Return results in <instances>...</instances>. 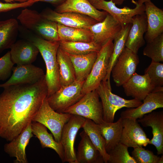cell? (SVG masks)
Returning <instances> with one entry per match:
<instances>
[{
  "label": "cell",
  "mask_w": 163,
  "mask_h": 163,
  "mask_svg": "<svg viewBox=\"0 0 163 163\" xmlns=\"http://www.w3.org/2000/svg\"><path fill=\"white\" fill-rule=\"evenodd\" d=\"M4 88L0 94V137L10 141L32 122L48 89L45 76L34 83Z\"/></svg>",
  "instance_id": "1"
},
{
  "label": "cell",
  "mask_w": 163,
  "mask_h": 163,
  "mask_svg": "<svg viewBox=\"0 0 163 163\" xmlns=\"http://www.w3.org/2000/svg\"><path fill=\"white\" fill-rule=\"evenodd\" d=\"M27 39L38 48L45 62L46 68L45 77L48 89L47 97L49 96L60 87L56 57L59 41H48L34 34Z\"/></svg>",
  "instance_id": "2"
},
{
  "label": "cell",
  "mask_w": 163,
  "mask_h": 163,
  "mask_svg": "<svg viewBox=\"0 0 163 163\" xmlns=\"http://www.w3.org/2000/svg\"><path fill=\"white\" fill-rule=\"evenodd\" d=\"M17 18L25 28L34 34L48 41H59L57 23L46 19L36 11L25 8Z\"/></svg>",
  "instance_id": "3"
},
{
  "label": "cell",
  "mask_w": 163,
  "mask_h": 163,
  "mask_svg": "<svg viewBox=\"0 0 163 163\" xmlns=\"http://www.w3.org/2000/svg\"><path fill=\"white\" fill-rule=\"evenodd\" d=\"M101 100L103 110V120L112 123L116 112L118 110L125 107H137L142 104L141 101L133 99L126 100L112 92L110 84L107 81H102L96 89Z\"/></svg>",
  "instance_id": "4"
},
{
  "label": "cell",
  "mask_w": 163,
  "mask_h": 163,
  "mask_svg": "<svg viewBox=\"0 0 163 163\" xmlns=\"http://www.w3.org/2000/svg\"><path fill=\"white\" fill-rule=\"evenodd\" d=\"M113 48V40H110L102 46L97 53L91 72L83 85L82 91L84 94L95 90L101 82L105 80Z\"/></svg>",
  "instance_id": "5"
},
{
  "label": "cell",
  "mask_w": 163,
  "mask_h": 163,
  "mask_svg": "<svg viewBox=\"0 0 163 163\" xmlns=\"http://www.w3.org/2000/svg\"><path fill=\"white\" fill-rule=\"evenodd\" d=\"M96 90L88 92L63 113L79 116L100 124L103 120L102 106Z\"/></svg>",
  "instance_id": "6"
},
{
  "label": "cell",
  "mask_w": 163,
  "mask_h": 163,
  "mask_svg": "<svg viewBox=\"0 0 163 163\" xmlns=\"http://www.w3.org/2000/svg\"><path fill=\"white\" fill-rule=\"evenodd\" d=\"M72 115L69 113L55 111L49 105L46 97L32 121L38 122L45 126L50 131L55 140L60 143L63 127Z\"/></svg>",
  "instance_id": "7"
},
{
  "label": "cell",
  "mask_w": 163,
  "mask_h": 163,
  "mask_svg": "<svg viewBox=\"0 0 163 163\" xmlns=\"http://www.w3.org/2000/svg\"><path fill=\"white\" fill-rule=\"evenodd\" d=\"M85 81L75 80L66 86H61L53 94L46 97L50 106L55 111L63 113L84 96L82 89Z\"/></svg>",
  "instance_id": "8"
},
{
  "label": "cell",
  "mask_w": 163,
  "mask_h": 163,
  "mask_svg": "<svg viewBox=\"0 0 163 163\" xmlns=\"http://www.w3.org/2000/svg\"><path fill=\"white\" fill-rule=\"evenodd\" d=\"M139 62L137 54L125 47L117 58L111 71L116 85L122 86L136 72Z\"/></svg>",
  "instance_id": "9"
},
{
  "label": "cell",
  "mask_w": 163,
  "mask_h": 163,
  "mask_svg": "<svg viewBox=\"0 0 163 163\" xmlns=\"http://www.w3.org/2000/svg\"><path fill=\"white\" fill-rule=\"evenodd\" d=\"M86 119L72 115L64 125L61 134L60 143L64 153V162L77 163L74 143L77 133L82 128Z\"/></svg>",
  "instance_id": "10"
},
{
  "label": "cell",
  "mask_w": 163,
  "mask_h": 163,
  "mask_svg": "<svg viewBox=\"0 0 163 163\" xmlns=\"http://www.w3.org/2000/svg\"><path fill=\"white\" fill-rule=\"evenodd\" d=\"M132 2L136 5V7L131 8L127 7L122 8L117 7L111 0L109 1L102 0L94 6L97 9L102 10L111 15L123 27L132 23L133 18L135 15L145 12V6L144 4H138L136 1L132 0Z\"/></svg>",
  "instance_id": "11"
},
{
  "label": "cell",
  "mask_w": 163,
  "mask_h": 163,
  "mask_svg": "<svg viewBox=\"0 0 163 163\" xmlns=\"http://www.w3.org/2000/svg\"><path fill=\"white\" fill-rule=\"evenodd\" d=\"M41 14L48 20L69 27L88 28L98 22L89 16L74 12L59 13L48 9Z\"/></svg>",
  "instance_id": "12"
},
{
  "label": "cell",
  "mask_w": 163,
  "mask_h": 163,
  "mask_svg": "<svg viewBox=\"0 0 163 163\" xmlns=\"http://www.w3.org/2000/svg\"><path fill=\"white\" fill-rule=\"evenodd\" d=\"M123 129L120 142L128 147L146 146L149 139L137 120L126 118L122 120Z\"/></svg>",
  "instance_id": "13"
},
{
  "label": "cell",
  "mask_w": 163,
  "mask_h": 163,
  "mask_svg": "<svg viewBox=\"0 0 163 163\" xmlns=\"http://www.w3.org/2000/svg\"><path fill=\"white\" fill-rule=\"evenodd\" d=\"M122 27L110 14L101 22L90 26L88 29L92 33L93 41L102 46L110 40H113Z\"/></svg>",
  "instance_id": "14"
},
{
  "label": "cell",
  "mask_w": 163,
  "mask_h": 163,
  "mask_svg": "<svg viewBox=\"0 0 163 163\" xmlns=\"http://www.w3.org/2000/svg\"><path fill=\"white\" fill-rule=\"evenodd\" d=\"M13 73L9 79L0 84V87L26 83H35L45 76L43 70L31 64L17 65L13 67Z\"/></svg>",
  "instance_id": "15"
},
{
  "label": "cell",
  "mask_w": 163,
  "mask_h": 163,
  "mask_svg": "<svg viewBox=\"0 0 163 163\" xmlns=\"http://www.w3.org/2000/svg\"><path fill=\"white\" fill-rule=\"evenodd\" d=\"M59 13L74 12L89 16L98 22L105 18L108 13L96 9L88 0H66L56 8Z\"/></svg>",
  "instance_id": "16"
},
{
  "label": "cell",
  "mask_w": 163,
  "mask_h": 163,
  "mask_svg": "<svg viewBox=\"0 0 163 163\" xmlns=\"http://www.w3.org/2000/svg\"><path fill=\"white\" fill-rule=\"evenodd\" d=\"M10 49L11 60L17 65L31 64L39 52L37 46L27 39L16 41Z\"/></svg>",
  "instance_id": "17"
},
{
  "label": "cell",
  "mask_w": 163,
  "mask_h": 163,
  "mask_svg": "<svg viewBox=\"0 0 163 163\" xmlns=\"http://www.w3.org/2000/svg\"><path fill=\"white\" fill-rule=\"evenodd\" d=\"M144 127H151L153 137L149 144L153 145L158 155L163 154V111H152L138 120Z\"/></svg>",
  "instance_id": "18"
},
{
  "label": "cell",
  "mask_w": 163,
  "mask_h": 163,
  "mask_svg": "<svg viewBox=\"0 0 163 163\" xmlns=\"http://www.w3.org/2000/svg\"><path fill=\"white\" fill-rule=\"evenodd\" d=\"M122 86L127 96L143 100L155 88L147 74L139 75L135 72Z\"/></svg>",
  "instance_id": "19"
},
{
  "label": "cell",
  "mask_w": 163,
  "mask_h": 163,
  "mask_svg": "<svg viewBox=\"0 0 163 163\" xmlns=\"http://www.w3.org/2000/svg\"><path fill=\"white\" fill-rule=\"evenodd\" d=\"M142 104L135 108H128L122 111L120 117L137 120L159 108L163 107V91L152 92L143 100Z\"/></svg>",
  "instance_id": "20"
},
{
  "label": "cell",
  "mask_w": 163,
  "mask_h": 163,
  "mask_svg": "<svg viewBox=\"0 0 163 163\" xmlns=\"http://www.w3.org/2000/svg\"><path fill=\"white\" fill-rule=\"evenodd\" d=\"M31 123L16 137L6 144L4 146L5 152L10 157H15V163H27L26 148L30 139L33 136Z\"/></svg>",
  "instance_id": "21"
},
{
  "label": "cell",
  "mask_w": 163,
  "mask_h": 163,
  "mask_svg": "<svg viewBox=\"0 0 163 163\" xmlns=\"http://www.w3.org/2000/svg\"><path fill=\"white\" fill-rule=\"evenodd\" d=\"M147 22L145 13L134 16L129 30L125 47L137 54L145 41L144 35L147 30Z\"/></svg>",
  "instance_id": "22"
},
{
  "label": "cell",
  "mask_w": 163,
  "mask_h": 163,
  "mask_svg": "<svg viewBox=\"0 0 163 163\" xmlns=\"http://www.w3.org/2000/svg\"><path fill=\"white\" fill-rule=\"evenodd\" d=\"M145 3L147 28L144 38L148 43L163 33V11L151 1Z\"/></svg>",
  "instance_id": "23"
},
{
  "label": "cell",
  "mask_w": 163,
  "mask_h": 163,
  "mask_svg": "<svg viewBox=\"0 0 163 163\" xmlns=\"http://www.w3.org/2000/svg\"><path fill=\"white\" fill-rule=\"evenodd\" d=\"M81 140L76 154L77 163H102L103 158L83 130L80 133Z\"/></svg>",
  "instance_id": "24"
},
{
  "label": "cell",
  "mask_w": 163,
  "mask_h": 163,
  "mask_svg": "<svg viewBox=\"0 0 163 163\" xmlns=\"http://www.w3.org/2000/svg\"><path fill=\"white\" fill-rule=\"evenodd\" d=\"M122 120L120 117L115 122L103 121L98 124L101 133L105 141V149L108 153L120 142L123 129Z\"/></svg>",
  "instance_id": "25"
},
{
  "label": "cell",
  "mask_w": 163,
  "mask_h": 163,
  "mask_svg": "<svg viewBox=\"0 0 163 163\" xmlns=\"http://www.w3.org/2000/svg\"><path fill=\"white\" fill-rule=\"evenodd\" d=\"M31 126L32 133L39 139L42 147L50 148L54 150L62 162H64V151L61 143L55 140L53 134L49 133L47 131V128L42 124L32 121Z\"/></svg>",
  "instance_id": "26"
},
{
  "label": "cell",
  "mask_w": 163,
  "mask_h": 163,
  "mask_svg": "<svg viewBox=\"0 0 163 163\" xmlns=\"http://www.w3.org/2000/svg\"><path fill=\"white\" fill-rule=\"evenodd\" d=\"M97 53L93 52L81 55L66 53L74 67L76 80L85 81L86 79L97 58Z\"/></svg>",
  "instance_id": "27"
},
{
  "label": "cell",
  "mask_w": 163,
  "mask_h": 163,
  "mask_svg": "<svg viewBox=\"0 0 163 163\" xmlns=\"http://www.w3.org/2000/svg\"><path fill=\"white\" fill-rule=\"evenodd\" d=\"M19 29L18 22L15 18L0 21V53L10 49L16 41Z\"/></svg>",
  "instance_id": "28"
},
{
  "label": "cell",
  "mask_w": 163,
  "mask_h": 163,
  "mask_svg": "<svg viewBox=\"0 0 163 163\" xmlns=\"http://www.w3.org/2000/svg\"><path fill=\"white\" fill-rule=\"evenodd\" d=\"M56 57L60 87L69 85L76 80L73 63L67 53L59 47Z\"/></svg>",
  "instance_id": "29"
},
{
  "label": "cell",
  "mask_w": 163,
  "mask_h": 163,
  "mask_svg": "<svg viewBox=\"0 0 163 163\" xmlns=\"http://www.w3.org/2000/svg\"><path fill=\"white\" fill-rule=\"evenodd\" d=\"M59 41L89 42L93 41V35L88 28L69 27L57 23Z\"/></svg>",
  "instance_id": "30"
},
{
  "label": "cell",
  "mask_w": 163,
  "mask_h": 163,
  "mask_svg": "<svg viewBox=\"0 0 163 163\" xmlns=\"http://www.w3.org/2000/svg\"><path fill=\"white\" fill-rule=\"evenodd\" d=\"M82 128L102 157L104 163H107L109 156L105 150V141L101 133L98 124L91 120L86 119Z\"/></svg>",
  "instance_id": "31"
},
{
  "label": "cell",
  "mask_w": 163,
  "mask_h": 163,
  "mask_svg": "<svg viewBox=\"0 0 163 163\" xmlns=\"http://www.w3.org/2000/svg\"><path fill=\"white\" fill-rule=\"evenodd\" d=\"M59 47L64 52L71 54L81 55L93 52L98 53L102 46L94 41L89 42L59 41Z\"/></svg>",
  "instance_id": "32"
},
{
  "label": "cell",
  "mask_w": 163,
  "mask_h": 163,
  "mask_svg": "<svg viewBox=\"0 0 163 163\" xmlns=\"http://www.w3.org/2000/svg\"><path fill=\"white\" fill-rule=\"evenodd\" d=\"M131 25L132 23H130L122 27L121 30L113 40V51L110 59L107 75L104 80L107 81L109 84H110V78L112 69L125 47L126 43Z\"/></svg>",
  "instance_id": "33"
},
{
  "label": "cell",
  "mask_w": 163,
  "mask_h": 163,
  "mask_svg": "<svg viewBox=\"0 0 163 163\" xmlns=\"http://www.w3.org/2000/svg\"><path fill=\"white\" fill-rule=\"evenodd\" d=\"M147 43L143 50V55L151 58L152 61L163 62V33Z\"/></svg>",
  "instance_id": "34"
},
{
  "label": "cell",
  "mask_w": 163,
  "mask_h": 163,
  "mask_svg": "<svg viewBox=\"0 0 163 163\" xmlns=\"http://www.w3.org/2000/svg\"><path fill=\"white\" fill-rule=\"evenodd\" d=\"M128 147L120 142L110 151L108 154L109 163H137L129 155L128 151Z\"/></svg>",
  "instance_id": "35"
},
{
  "label": "cell",
  "mask_w": 163,
  "mask_h": 163,
  "mask_svg": "<svg viewBox=\"0 0 163 163\" xmlns=\"http://www.w3.org/2000/svg\"><path fill=\"white\" fill-rule=\"evenodd\" d=\"M155 87L163 86V64L152 61L150 65L145 70Z\"/></svg>",
  "instance_id": "36"
},
{
  "label": "cell",
  "mask_w": 163,
  "mask_h": 163,
  "mask_svg": "<svg viewBox=\"0 0 163 163\" xmlns=\"http://www.w3.org/2000/svg\"><path fill=\"white\" fill-rule=\"evenodd\" d=\"M132 156L137 163H158L160 157L142 147L133 148Z\"/></svg>",
  "instance_id": "37"
},
{
  "label": "cell",
  "mask_w": 163,
  "mask_h": 163,
  "mask_svg": "<svg viewBox=\"0 0 163 163\" xmlns=\"http://www.w3.org/2000/svg\"><path fill=\"white\" fill-rule=\"evenodd\" d=\"M14 64L10 51L0 58V80H5L10 76Z\"/></svg>",
  "instance_id": "38"
},
{
  "label": "cell",
  "mask_w": 163,
  "mask_h": 163,
  "mask_svg": "<svg viewBox=\"0 0 163 163\" xmlns=\"http://www.w3.org/2000/svg\"><path fill=\"white\" fill-rule=\"evenodd\" d=\"M37 2L38 0H28L24 2L14 3H3L0 2V13L19 8L30 7Z\"/></svg>",
  "instance_id": "39"
},
{
  "label": "cell",
  "mask_w": 163,
  "mask_h": 163,
  "mask_svg": "<svg viewBox=\"0 0 163 163\" xmlns=\"http://www.w3.org/2000/svg\"><path fill=\"white\" fill-rule=\"evenodd\" d=\"M38 2H42L49 3H50L54 5H59L66 0H38Z\"/></svg>",
  "instance_id": "40"
},
{
  "label": "cell",
  "mask_w": 163,
  "mask_h": 163,
  "mask_svg": "<svg viewBox=\"0 0 163 163\" xmlns=\"http://www.w3.org/2000/svg\"><path fill=\"white\" fill-rule=\"evenodd\" d=\"M115 5H120L123 4L125 0H110Z\"/></svg>",
  "instance_id": "41"
},
{
  "label": "cell",
  "mask_w": 163,
  "mask_h": 163,
  "mask_svg": "<svg viewBox=\"0 0 163 163\" xmlns=\"http://www.w3.org/2000/svg\"><path fill=\"white\" fill-rule=\"evenodd\" d=\"M7 3H12L14 1L19 2H24L27 1L28 0H3Z\"/></svg>",
  "instance_id": "42"
},
{
  "label": "cell",
  "mask_w": 163,
  "mask_h": 163,
  "mask_svg": "<svg viewBox=\"0 0 163 163\" xmlns=\"http://www.w3.org/2000/svg\"><path fill=\"white\" fill-rule=\"evenodd\" d=\"M94 6L102 0H88Z\"/></svg>",
  "instance_id": "43"
},
{
  "label": "cell",
  "mask_w": 163,
  "mask_h": 163,
  "mask_svg": "<svg viewBox=\"0 0 163 163\" xmlns=\"http://www.w3.org/2000/svg\"><path fill=\"white\" fill-rule=\"evenodd\" d=\"M151 1V0H138L136 1L137 3L140 5H142L146 2H149Z\"/></svg>",
  "instance_id": "44"
},
{
  "label": "cell",
  "mask_w": 163,
  "mask_h": 163,
  "mask_svg": "<svg viewBox=\"0 0 163 163\" xmlns=\"http://www.w3.org/2000/svg\"><path fill=\"white\" fill-rule=\"evenodd\" d=\"M163 163V155L161 156V157H160L159 160L158 162V163Z\"/></svg>",
  "instance_id": "45"
}]
</instances>
